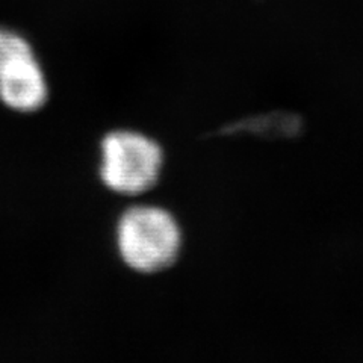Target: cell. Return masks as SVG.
Segmentation results:
<instances>
[{
  "label": "cell",
  "mask_w": 363,
  "mask_h": 363,
  "mask_svg": "<svg viewBox=\"0 0 363 363\" xmlns=\"http://www.w3.org/2000/svg\"><path fill=\"white\" fill-rule=\"evenodd\" d=\"M0 99L18 112H35L49 100V82L29 41L0 28Z\"/></svg>",
  "instance_id": "3957f363"
},
{
  "label": "cell",
  "mask_w": 363,
  "mask_h": 363,
  "mask_svg": "<svg viewBox=\"0 0 363 363\" xmlns=\"http://www.w3.org/2000/svg\"><path fill=\"white\" fill-rule=\"evenodd\" d=\"M301 126V118L295 113L274 111L227 124L221 132L224 135H252L264 140H281L300 133Z\"/></svg>",
  "instance_id": "277c9868"
},
{
  "label": "cell",
  "mask_w": 363,
  "mask_h": 363,
  "mask_svg": "<svg viewBox=\"0 0 363 363\" xmlns=\"http://www.w3.org/2000/svg\"><path fill=\"white\" fill-rule=\"evenodd\" d=\"M99 179L120 197H143L161 182L165 152L153 136L135 129H113L99 144Z\"/></svg>",
  "instance_id": "7a4b0ae2"
},
{
  "label": "cell",
  "mask_w": 363,
  "mask_h": 363,
  "mask_svg": "<svg viewBox=\"0 0 363 363\" xmlns=\"http://www.w3.org/2000/svg\"><path fill=\"white\" fill-rule=\"evenodd\" d=\"M113 244L123 265L141 276L172 269L184 253L185 235L176 215L159 204H132L113 227Z\"/></svg>",
  "instance_id": "6da1fadb"
}]
</instances>
